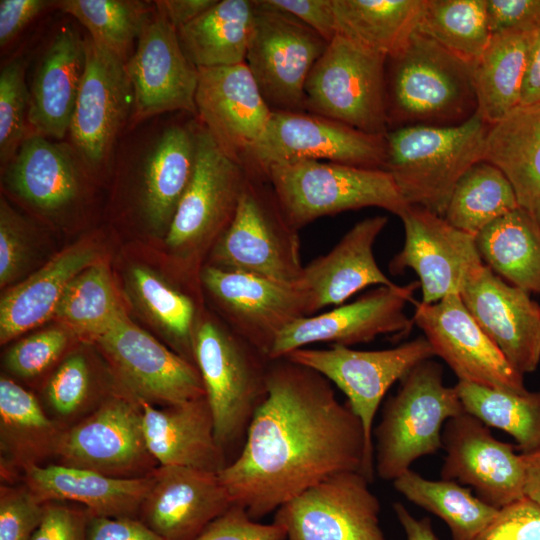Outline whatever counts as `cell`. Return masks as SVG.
Wrapping results in <instances>:
<instances>
[{
	"mask_svg": "<svg viewBox=\"0 0 540 540\" xmlns=\"http://www.w3.org/2000/svg\"><path fill=\"white\" fill-rule=\"evenodd\" d=\"M345 471L374 479L360 419L317 371L286 357L270 360L266 397L237 457L218 473L233 504L258 521Z\"/></svg>",
	"mask_w": 540,
	"mask_h": 540,
	"instance_id": "1",
	"label": "cell"
},
{
	"mask_svg": "<svg viewBox=\"0 0 540 540\" xmlns=\"http://www.w3.org/2000/svg\"><path fill=\"white\" fill-rule=\"evenodd\" d=\"M388 126L456 125L477 108L473 64L416 31L386 63Z\"/></svg>",
	"mask_w": 540,
	"mask_h": 540,
	"instance_id": "2",
	"label": "cell"
},
{
	"mask_svg": "<svg viewBox=\"0 0 540 540\" xmlns=\"http://www.w3.org/2000/svg\"><path fill=\"white\" fill-rule=\"evenodd\" d=\"M489 126L476 112L456 125H411L389 130L384 170L411 206L444 217L455 185L483 160Z\"/></svg>",
	"mask_w": 540,
	"mask_h": 540,
	"instance_id": "3",
	"label": "cell"
},
{
	"mask_svg": "<svg viewBox=\"0 0 540 540\" xmlns=\"http://www.w3.org/2000/svg\"><path fill=\"white\" fill-rule=\"evenodd\" d=\"M194 363L201 375L221 448L244 444L250 422L267 394L269 359L211 316H198Z\"/></svg>",
	"mask_w": 540,
	"mask_h": 540,
	"instance_id": "4",
	"label": "cell"
},
{
	"mask_svg": "<svg viewBox=\"0 0 540 540\" xmlns=\"http://www.w3.org/2000/svg\"><path fill=\"white\" fill-rule=\"evenodd\" d=\"M465 410L455 387L443 382V368L432 359L416 365L387 399L381 420L373 430L375 473L394 481L411 464L442 449L447 420Z\"/></svg>",
	"mask_w": 540,
	"mask_h": 540,
	"instance_id": "5",
	"label": "cell"
},
{
	"mask_svg": "<svg viewBox=\"0 0 540 540\" xmlns=\"http://www.w3.org/2000/svg\"><path fill=\"white\" fill-rule=\"evenodd\" d=\"M267 181L297 230L318 218L366 207L382 208L400 217L410 206L384 169L300 161L271 167Z\"/></svg>",
	"mask_w": 540,
	"mask_h": 540,
	"instance_id": "6",
	"label": "cell"
},
{
	"mask_svg": "<svg viewBox=\"0 0 540 540\" xmlns=\"http://www.w3.org/2000/svg\"><path fill=\"white\" fill-rule=\"evenodd\" d=\"M298 231L286 218L269 182L248 175L236 214L206 265L299 283L304 265Z\"/></svg>",
	"mask_w": 540,
	"mask_h": 540,
	"instance_id": "7",
	"label": "cell"
},
{
	"mask_svg": "<svg viewBox=\"0 0 540 540\" xmlns=\"http://www.w3.org/2000/svg\"><path fill=\"white\" fill-rule=\"evenodd\" d=\"M386 63V56L336 35L309 73L305 111L385 135Z\"/></svg>",
	"mask_w": 540,
	"mask_h": 540,
	"instance_id": "8",
	"label": "cell"
},
{
	"mask_svg": "<svg viewBox=\"0 0 540 540\" xmlns=\"http://www.w3.org/2000/svg\"><path fill=\"white\" fill-rule=\"evenodd\" d=\"M247 179L244 167L220 150L198 120L194 172L164 237L174 256L186 264L209 256L236 214Z\"/></svg>",
	"mask_w": 540,
	"mask_h": 540,
	"instance_id": "9",
	"label": "cell"
},
{
	"mask_svg": "<svg viewBox=\"0 0 540 540\" xmlns=\"http://www.w3.org/2000/svg\"><path fill=\"white\" fill-rule=\"evenodd\" d=\"M385 135L369 134L307 111H272L243 167L249 176L264 180H267L271 167L300 161L384 169L387 157Z\"/></svg>",
	"mask_w": 540,
	"mask_h": 540,
	"instance_id": "10",
	"label": "cell"
},
{
	"mask_svg": "<svg viewBox=\"0 0 540 540\" xmlns=\"http://www.w3.org/2000/svg\"><path fill=\"white\" fill-rule=\"evenodd\" d=\"M198 120L153 123L117 147L133 171L137 211L148 229L166 235L195 167Z\"/></svg>",
	"mask_w": 540,
	"mask_h": 540,
	"instance_id": "11",
	"label": "cell"
},
{
	"mask_svg": "<svg viewBox=\"0 0 540 540\" xmlns=\"http://www.w3.org/2000/svg\"><path fill=\"white\" fill-rule=\"evenodd\" d=\"M254 1L245 63L272 111H305V84L328 42L291 14Z\"/></svg>",
	"mask_w": 540,
	"mask_h": 540,
	"instance_id": "12",
	"label": "cell"
},
{
	"mask_svg": "<svg viewBox=\"0 0 540 540\" xmlns=\"http://www.w3.org/2000/svg\"><path fill=\"white\" fill-rule=\"evenodd\" d=\"M85 70L69 127L70 144L93 174L109 169L130 126L134 95L125 63L87 36Z\"/></svg>",
	"mask_w": 540,
	"mask_h": 540,
	"instance_id": "13",
	"label": "cell"
},
{
	"mask_svg": "<svg viewBox=\"0 0 540 540\" xmlns=\"http://www.w3.org/2000/svg\"><path fill=\"white\" fill-rule=\"evenodd\" d=\"M433 357L434 351L424 336L383 350L331 345L326 349L305 347L286 356L317 371L346 395L347 403L362 423L367 452L373 461V422L382 399L395 382Z\"/></svg>",
	"mask_w": 540,
	"mask_h": 540,
	"instance_id": "14",
	"label": "cell"
},
{
	"mask_svg": "<svg viewBox=\"0 0 540 540\" xmlns=\"http://www.w3.org/2000/svg\"><path fill=\"white\" fill-rule=\"evenodd\" d=\"M53 455L63 465L117 478L149 475L157 464L146 444L141 406L132 395H112L62 430Z\"/></svg>",
	"mask_w": 540,
	"mask_h": 540,
	"instance_id": "15",
	"label": "cell"
},
{
	"mask_svg": "<svg viewBox=\"0 0 540 540\" xmlns=\"http://www.w3.org/2000/svg\"><path fill=\"white\" fill-rule=\"evenodd\" d=\"M199 280L224 315L227 326L267 357L285 328L316 314L309 293L299 283L210 265L202 268Z\"/></svg>",
	"mask_w": 540,
	"mask_h": 540,
	"instance_id": "16",
	"label": "cell"
},
{
	"mask_svg": "<svg viewBox=\"0 0 540 540\" xmlns=\"http://www.w3.org/2000/svg\"><path fill=\"white\" fill-rule=\"evenodd\" d=\"M360 472L334 474L274 512L286 540H387L380 502Z\"/></svg>",
	"mask_w": 540,
	"mask_h": 540,
	"instance_id": "17",
	"label": "cell"
},
{
	"mask_svg": "<svg viewBox=\"0 0 540 540\" xmlns=\"http://www.w3.org/2000/svg\"><path fill=\"white\" fill-rule=\"evenodd\" d=\"M404 244L389 268L399 274L415 271L422 303L433 304L460 295L481 273L485 264L476 236L451 225L444 217L419 206H409L400 216Z\"/></svg>",
	"mask_w": 540,
	"mask_h": 540,
	"instance_id": "18",
	"label": "cell"
},
{
	"mask_svg": "<svg viewBox=\"0 0 540 540\" xmlns=\"http://www.w3.org/2000/svg\"><path fill=\"white\" fill-rule=\"evenodd\" d=\"M125 68L134 95L130 130L166 113L196 116L198 69L184 54L177 29L156 6Z\"/></svg>",
	"mask_w": 540,
	"mask_h": 540,
	"instance_id": "19",
	"label": "cell"
},
{
	"mask_svg": "<svg viewBox=\"0 0 540 540\" xmlns=\"http://www.w3.org/2000/svg\"><path fill=\"white\" fill-rule=\"evenodd\" d=\"M94 341L137 399L167 406L205 396L196 365L131 322L125 312Z\"/></svg>",
	"mask_w": 540,
	"mask_h": 540,
	"instance_id": "20",
	"label": "cell"
},
{
	"mask_svg": "<svg viewBox=\"0 0 540 540\" xmlns=\"http://www.w3.org/2000/svg\"><path fill=\"white\" fill-rule=\"evenodd\" d=\"M414 304L413 322L458 381L518 393L527 391L523 375L479 326L460 295L433 304Z\"/></svg>",
	"mask_w": 540,
	"mask_h": 540,
	"instance_id": "21",
	"label": "cell"
},
{
	"mask_svg": "<svg viewBox=\"0 0 540 540\" xmlns=\"http://www.w3.org/2000/svg\"><path fill=\"white\" fill-rule=\"evenodd\" d=\"M419 287L418 281L404 286H378L351 303L298 319L279 334L269 360L284 358L314 343L350 347L380 335L403 336L413 324L404 308L414 302L413 294Z\"/></svg>",
	"mask_w": 540,
	"mask_h": 540,
	"instance_id": "22",
	"label": "cell"
},
{
	"mask_svg": "<svg viewBox=\"0 0 540 540\" xmlns=\"http://www.w3.org/2000/svg\"><path fill=\"white\" fill-rule=\"evenodd\" d=\"M441 479L469 485L486 504L500 509L524 497V464L516 446L497 440L488 426L464 412L446 421Z\"/></svg>",
	"mask_w": 540,
	"mask_h": 540,
	"instance_id": "23",
	"label": "cell"
},
{
	"mask_svg": "<svg viewBox=\"0 0 540 540\" xmlns=\"http://www.w3.org/2000/svg\"><path fill=\"white\" fill-rule=\"evenodd\" d=\"M196 118L220 150L243 166L272 110L246 63L198 69Z\"/></svg>",
	"mask_w": 540,
	"mask_h": 540,
	"instance_id": "24",
	"label": "cell"
},
{
	"mask_svg": "<svg viewBox=\"0 0 540 540\" xmlns=\"http://www.w3.org/2000/svg\"><path fill=\"white\" fill-rule=\"evenodd\" d=\"M138 518L163 540H194L233 501L218 473L158 466Z\"/></svg>",
	"mask_w": 540,
	"mask_h": 540,
	"instance_id": "25",
	"label": "cell"
},
{
	"mask_svg": "<svg viewBox=\"0 0 540 540\" xmlns=\"http://www.w3.org/2000/svg\"><path fill=\"white\" fill-rule=\"evenodd\" d=\"M488 337L520 374L540 363V305L528 292L513 286L487 265L460 294Z\"/></svg>",
	"mask_w": 540,
	"mask_h": 540,
	"instance_id": "26",
	"label": "cell"
},
{
	"mask_svg": "<svg viewBox=\"0 0 540 540\" xmlns=\"http://www.w3.org/2000/svg\"><path fill=\"white\" fill-rule=\"evenodd\" d=\"M88 172L70 143L32 134L4 167V180L18 199L56 215L78 202Z\"/></svg>",
	"mask_w": 540,
	"mask_h": 540,
	"instance_id": "27",
	"label": "cell"
},
{
	"mask_svg": "<svg viewBox=\"0 0 540 540\" xmlns=\"http://www.w3.org/2000/svg\"><path fill=\"white\" fill-rule=\"evenodd\" d=\"M86 63L85 40L69 25L53 35L29 89L28 132L62 141L79 94Z\"/></svg>",
	"mask_w": 540,
	"mask_h": 540,
	"instance_id": "28",
	"label": "cell"
},
{
	"mask_svg": "<svg viewBox=\"0 0 540 540\" xmlns=\"http://www.w3.org/2000/svg\"><path fill=\"white\" fill-rule=\"evenodd\" d=\"M387 222L386 216L357 222L329 252L304 265L299 284L309 293L315 313L342 305L368 286L395 285L380 269L373 253L374 243Z\"/></svg>",
	"mask_w": 540,
	"mask_h": 540,
	"instance_id": "29",
	"label": "cell"
},
{
	"mask_svg": "<svg viewBox=\"0 0 540 540\" xmlns=\"http://www.w3.org/2000/svg\"><path fill=\"white\" fill-rule=\"evenodd\" d=\"M149 452L159 466H181L213 473L227 463L217 442L206 396L157 409L138 399Z\"/></svg>",
	"mask_w": 540,
	"mask_h": 540,
	"instance_id": "30",
	"label": "cell"
},
{
	"mask_svg": "<svg viewBox=\"0 0 540 540\" xmlns=\"http://www.w3.org/2000/svg\"><path fill=\"white\" fill-rule=\"evenodd\" d=\"M23 470L28 489L40 502L72 501L94 516L109 518H138L152 483L151 473L117 478L63 464H31Z\"/></svg>",
	"mask_w": 540,
	"mask_h": 540,
	"instance_id": "31",
	"label": "cell"
},
{
	"mask_svg": "<svg viewBox=\"0 0 540 540\" xmlns=\"http://www.w3.org/2000/svg\"><path fill=\"white\" fill-rule=\"evenodd\" d=\"M96 258L97 253L91 245L75 244L6 291L0 301L1 344L54 316L69 283L95 263Z\"/></svg>",
	"mask_w": 540,
	"mask_h": 540,
	"instance_id": "32",
	"label": "cell"
},
{
	"mask_svg": "<svg viewBox=\"0 0 540 540\" xmlns=\"http://www.w3.org/2000/svg\"><path fill=\"white\" fill-rule=\"evenodd\" d=\"M483 160L503 171L519 206L540 224V103L518 106L491 126Z\"/></svg>",
	"mask_w": 540,
	"mask_h": 540,
	"instance_id": "33",
	"label": "cell"
},
{
	"mask_svg": "<svg viewBox=\"0 0 540 540\" xmlns=\"http://www.w3.org/2000/svg\"><path fill=\"white\" fill-rule=\"evenodd\" d=\"M254 15L255 1L216 0L177 29L180 46L197 69L245 63Z\"/></svg>",
	"mask_w": 540,
	"mask_h": 540,
	"instance_id": "34",
	"label": "cell"
},
{
	"mask_svg": "<svg viewBox=\"0 0 540 540\" xmlns=\"http://www.w3.org/2000/svg\"><path fill=\"white\" fill-rule=\"evenodd\" d=\"M532 33L492 35L473 64L476 113L489 126L503 120L520 104Z\"/></svg>",
	"mask_w": 540,
	"mask_h": 540,
	"instance_id": "35",
	"label": "cell"
},
{
	"mask_svg": "<svg viewBox=\"0 0 540 540\" xmlns=\"http://www.w3.org/2000/svg\"><path fill=\"white\" fill-rule=\"evenodd\" d=\"M426 0H333L337 35L388 58L417 31Z\"/></svg>",
	"mask_w": 540,
	"mask_h": 540,
	"instance_id": "36",
	"label": "cell"
},
{
	"mask_svg": "<svg viewBox=\"0 0 540 540\" xmlns=\"http://www.w3.org/2000/svg\"><path fill=\"white\" fill-rule=\"evenodd\" d=\"M487 266L511 285L540 294V224L521 207L476 235Z\"/></svg>",
	"mask_w": 540,
	"mask_h": 540,
	"instance_id": "37",
	"label": "cell"
},
{
	"mask_svg": "<svg viewBox=\"0 0 540 540\" xmlns=\"http://www.w3.org/2000/svg\"><path fill=\"white\" fill-rule=\"evenodd\" d=\"M61 432L31 392L1 377L0 442L2 451L13 463L24 468L54 454Z\"/></svg>",
	"mask_w": 540,
	"mask_h": 540,
	"instance_id": "38",
	"label": "cell"
},
{
	"mask_svg": "<svg viewBox=\"0 0 540 540\" xmlns=\"http://www.w3.org/2000/svg\"><path fill=\"white\" fill-rule=\"evenodd\" d=\"M393 486L407 500L441 518L452 540H475L499 510L455 481L429 480L411 469L396 478Z\"/></svg>",
	"mask_w": 540,
	"mask_h": 540,
	"instance_id": "39",
	"label": "cell"
},
{
	"mask_svg": "<svg viewBox=\"0 0 540 540\" xmlns=\"http://www.w3.org/2000/svg\"><path fill=\"white\" fill-rule=\"evenodd\" d=\"M519 207L514 188L503 171L481 160L458 180L444 218L454 227L476 236Z\"/></svg>",
	"mask_w": 540,
	"mask_h": 540,
	"instance_id": "40",
	"label": "cell"
},
{
	"mask_svg": "<svg viewBox=\"0 0 540 540\" xmlns=\"http://www.w3.org/2000/svg\"><path fill=\"white\" fill-rule=\"evenodd\" d=\"M466 413L514 438L522 454L540 449V391L524 393L458 381Z\"/></svg>",
	"mask_w": 540,
	"mask_h": 540,
	"instance_id": "41",
	"label": "cell"
},
{
	"mask_svg": "<svg viewBox=\"0 0 540 540\" xmlns=\"http://www.w3.org/2000/svg\"><path fill=\"white\" fill-rule=\"evenodd\" d=\"M54 7L86 28L95 44L124 63L133 54L154 2L139 0H60Z\"/></svg>",
	"mask_w": 540,
	"mask_h": 540,
	"instance_id": "42",
	"label": "cell"
},
{
	"mask_svg": "<svg viewBox=\"0 0 540 540\" xmlns=\"http://www.w3.org/2000/svg\"><path fill=\"white\" fill-rule=\"evenodd\" d=\"M417 31L474 64L492 36L486 0H426Z\"/></svg>",
	"mask_w": 540,
	"mask_h": 540,
	"instance_id": "43",
	"label": "cell"
},
{
	"mask_svg": "<svg viewBox=\"0 0 540 540\" xmlns=\"http://www.w3.org/2000/svg\"><path fill=\"white\" fill-rule=\"evenodd\" d=\"M123 312L108 267L96 261L72 279L54 317L76 334L95 340Z\"/></svg>",
	"mask_w": 540,
	"mask_h": 540,
	"instance_id": "44",
	"label": "cell"
},
{
	"mask_svg": "<svg viewBox=\"0 0 540 540\" xmlns=\"http://www.w3.org/2000/svg\"><path fill=\"white\" fill-rule=\"evenodd\" d=\"M129 279L136 298L170 338L176 352L194 363L193 335L199 316L194 299L144 266L132 267Z\"/></svg>",
	"mask_w": 540,
	"mask_h": 540,
	"instance_id": "45",
	"label": "cell"
},
{
	"mask_svg": "<svg viewBox=\"0 0 540 540\" xmlns=\"http://www.w3.org/2000/svg\"><path fill=\"white\" fill-rule=\"evenodd\" d=\"M26 61L16 57L0 72V162L5 167L16 155L28 132L29 89Z\"/></svg>",
	"mask_w": 540,
	"mask_h": 540,
	"instance_id": "46",
	"label": "cell"
},
{
	"mask_svg": "<svg viewBox=\"0 0 540 540\" xmlns=\"http://www.w3.org/2000/svg\"><path fill=\"white\" fill-rule=\"evenodd\" d=\"M68 343L67 332L60 328L46 329L15 343L6 353V368L20 378H33L50 367Z\"/></svg>",
	"mask_w": 540,
	"mask_h": 540,
	"instance_id": "47",
	"label": "cell"
},
{
	"mask_svg": "<svg viewBox=\"0 0 540 540\" xmlns=\"http://www.w3.org/2000/svg\"><path fill=\"white\" fill-rule=\"evenodd\" d=\"M90 384V370L86 358L81 354L70 355L47 383V402L58 416L71 417L87 402Z\"/></svg>",
	"mask_w": 540,
	"mask_h": 540,
	"instance_id": "48",
	"label": "cell"
},
{
	"mask_svg": "<svg viewBox=\"0 0 540 540\" xmlns=\"http://www.w3.org/2000/svg\"><path fill=\"white\" fill-rule=\"evenodd\" d=\"M45 504L26 488L1 486L0 540H30L40 525Z\"/></svg>",
	"mask_w": 540,
	"mask_h": 540,
	"instance_id": "49",
	"label": "cell"
},
{
	"mask_svg": "<svg viewBox=\"0 0 540 540\" xmlns=\"http://www.w3.org/2000/svg\"><path fill=\"white\" fill-rule=\"evenodd\" d=\"M475 540H540V505L524 496L500 508Z\"/></svg>",
	"mask_w": 540,
	"mask_h": 540,
	"instance_id": "50",
	"label": "cell"
},
{
	"mask_svg": "<svg viewBox=\"0 0 540 540\" xmlns=\"http://www.w3.org/2000/svg\"><path fill=\"white\" fill-rule=\"evenodd\" d=\"M194 540H286V535L275 523L254 520L243 507L233 504Z\"/></svg>",
	"mask_w": 540,
	"mask_h": 540,
	"instance_id": "51",
	"label": "cell"
},
{
	"mask_svg": "<svg viewBox=\"0 0 540 540\" xmlns=\"http://www.w3.org/2000/svg\"><path fill=\"white\" fill-rule=\"evenodd\" d=\"M27 228L24 219L7 203L0 201V284L15 279L27 260Z\"/></svg>",
	"mask_w": 540,
	"mask_h": 540,
	"instance_id": "52",
	"label": "cell"
},
{
	"mask_svg": "<svg viewBox=\"0 0 540 540\" xmlns=\"http://www.w3.org/2000/svg\"><path fill=\"white\" fill-rule=\"evenodd\" d=\"M486 14L491 35L540 28V0H486Z\"/></svg>",
	"mask_w": 540,
	"mask_h": 540,
	"instance_id": "53",
	"label": "cell"
},
{
	"mask_svg": "<svg viewBox=\"0 0 540 540\" xmlns=\"http://www.w3.org/2000/svg\"><path fill=\"white\" fill-rule=\"evenodd\" d=\"M90 515L87 509L46 503L42 521L30 540H87Z\"/></svg>",
	"mask_w": 540,
	"mask_h": 540,
	"instance_id": "54",
	"label": "cell"
},
{
	"mask_svg": "<svg viewBox=\"0 0 540 540\" xmlns=\"http://www.w3.org/2000/svg\"><path fill=\"white\" fill-rule=\"evenodd\" d=\"M317 32L328 43L337 35L333 0H265Z\"/></svg>",
	"mask_w": 540,
	"mask_h": 540,
	"instance_id": "55",
	"label": "cell"
},
{
	"mask_svg": "<svg viewBox=\"0 0 540 540\" xmlns=\"http://www.w3.org/2000/svg\"><path fill=\"white\" fill-rule=\"evenodd\" d=\"M87 540H163L139 518L90 515Z\"/></svg>",
	"mask_w": 540,
	"mask_h": 540,
	"instance_id": "56",
	"label": "cell"
},
{
	"mask_svg": "<svg viewBox=\"0 0 540 540\" xmlns=\"http://www.w3.org/2000/svg\"><path fill=\"white\" fill-rule=\"evenodd\" d=\"M55 1L50 0H1L0 45L10 43L32 20Z\"/></svg>",
	"mask_w": 540,
	"mask_h": 540,
	"instance_id": "57",
	"label": "cell"
},
{
	"mask_svg": "<svg viewBox=\"0 0 540 540\" xmlns=\"http://www.w3.org/2000/svg\"><path fill=\"white\" fill-rule=\"evenodd\" d=\"M540 103V28L532 33L519 106Z\"/></svg>",
	"mask_w": 540,
	"mask_h": 540,
	"instance_id": "58",
	"label": "cell"
},
{
	"mask_svg": "<svg viewBox=\"0 0 540 540\" xmlns=\"http://www.w3.org/2000/svg\"><path fill=\"white\" fill-rule=\"evenodd\" d=\"M216 0H157L155 6L167 17L169 22L179 29L191 22L207 9Z\"/></svg>",
	"mask_w": 540,
	"mask_h": 540,
	"instance_id": "59",
	"label": "cell"
},
{
	"mask_svg": "<svg viewBox=\"0 0 540 540\" xmlns=\"http://www.w3.org/2000/svg\"><path fill=\"white\" fill-rule=\"evenodd\" d=\"M393 510L406 540H439L428 517L420 519L414 517L400 502L393 504Z\"/></svg>",
	"mask_w": 540,
	"mask_h": 540,
	"instance_id": "60",
	"label": "cell"
},
{
	"mask_svg": "<svg viewBox=\"0 0 540 540\" xmlns=\"http://www.w3.org/2000/svg\"><path fill=\"white\" fill-rule=\"evenodd\" d=\"M524 495L540 505V449L522 454Z\"/></svg>",
	"mask_w": 540,
	"mask_h": 540,
	"instance_id": "61",
	"label": "cell"
}]
</instances>
